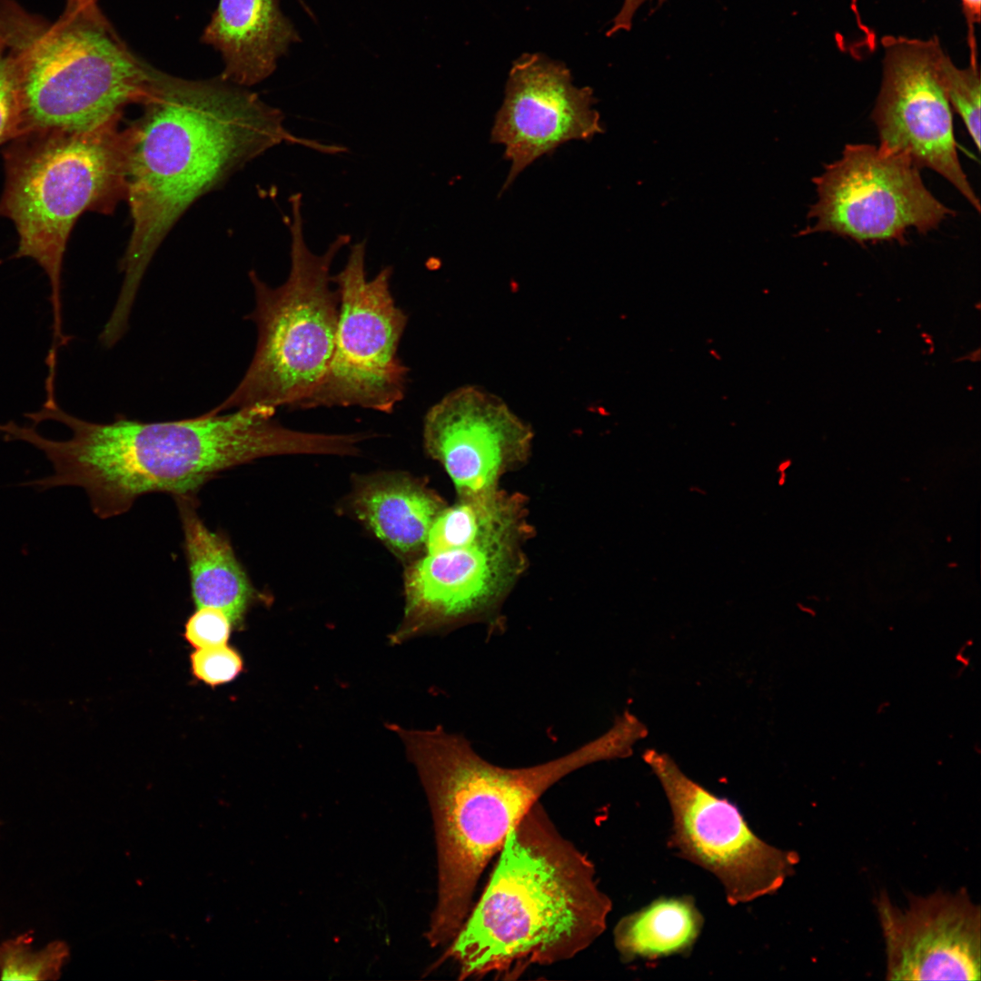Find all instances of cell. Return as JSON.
Instances as JSON below:
<instances>
[{
  "label": "cell",
  "instance_id": "cell-1",
  "mask_svg": "<svg viewBox=\"0 0 981 981\" xmlns=\"http://www.w3.org/2000/svg\"><path fill=\"white\" fill-rule=\"evenodd\" d=\"M142 115L124 137V189L132 218L112 312L129 320L147 267L179 217L229 174L280 144L335 154V144L292 134L284 114L221 77L189 80L152 66Z\"/></svg>",
  "mask_w": 981,
  "mask_h": 981
},
{
  "label": "cell",
  "instance_id": "cell-2",
  "mask_svg": "<svg viewBox=\"0 0 981 981\" xmlns=\"http://www.w3.org/2000/svg\"><path fill=\"white\" fill-rule=\"evenodd\" d=\"M275 409L250 407L195 418L142 422L117 417L92 422L45 399L25 413L32 426L7 421L5 441H24L44 453L51 475L24 482L38 491L82 488L94 513L109 519L152 492L197 495L219 473L258 458L314 452L317 433L293 431L274 420Z\"/></svg>",
  "mask_w": 981,
  "mask_h": 981
},
{
  "label": "cell",
  "instance_id": "cell-3",
  "mask_svg": "<svg viewBox=\"0 0 981 981\" xmlns=\"http://www.w3.org/2000/svg\"><path fill=\"white\" fill-rule=\"evenodd\" d=\"M396 732L406 744L429 801L437 855V897L424 937L447 946L472 907L486 866L510 831L555 783L587 765L625 758L638 740L618 718L599 738L553 760L507 768L483 759L460 735L441 728Z\"/></svg>",
  "mask_w": 981,
  "mask_h": 981
},
{
  "label": "cell",
  "instance_id": "cell-4",
  "mask_svg": "<svg viewBox=\"0 0 981 981\" xmlns=\"http://www.w3.org/2000/svg\"><path fill=\"white\" fill-rule=\"evenodd\" d=\"M490 879L444 953L459 978L517 977L570 959L605 931L611 900L590 858L537 802L509 834Z\"/></svg>",
  "mask_w": 981,
  "mask_h": 981
},
{
  "label": "cell",
  "instance_id": "cell-5",
  "mask_svg": "<svg viewBox=\"0 0 981 981\" xmlns=\"http://www.w3.org/2000/svg\"><path fill=\"white\" fill-rule=\"evenodd\" d=\"M0 44L15 78L19 134L117 123L128 104H140L152 68L101 10L64 11L50 22L15 0H0Z\"/></svg>",
  "mask_w": 981,
  "mask_h": 981
},
{
  "label": "cell",
  "instance_id": "cell-6",
  "mask_svg": "<svg viewBox=\"0 0 981 981\" xmlns=\"http://www.w3.org/2000/svg\"><path fill=\"white\" fill-rule=\"evenodd\" d=\"M116 124L86 132H26L3 151L0 216L10 219L18 234L13 257L34 260L48 278L54 349L71 339L63 332L61 299L70 233L84 212L110 211L117 196H124V137Z\"/></svg>",
  "mask_w": 981,
  "mask_h": 981
},
{
  "label": "cell",
  "instance_id": "cell-7",
  "mask_svg": "<svg viewBox=\"0 0 981 981\" xmlns=\"http://www.w3.org/2000/svg\"><path fill=\"white\" fill-rule=\"evenodd\" d=\"M289 203L288 277L272 287L255 271L249 272L255 305L245 318L257 327L255 352L239 384L210 413L257 406L297 409L315 390L331 360L339 315L331 267L351 235L338 234L323 253H313L303 234L302 194H291Z\"/></svg>",
  "mask_w": 981,
  "mask_h": 981
},
{
  "label": "cell",
  "instance_id": "cell-8",
  "mask_svg": "<svg viewBox=\"0 0 981 981\" xmlns=\"http://www.w3.org/2000/svg\"><path fill=\"white\" fill-rule=\"evenodd\" d=\"M365 257L362 240L351 246L344 267L331 276L339 295L331 360L297 409L355 406L391 413L405 396L409 370L398 351L408 316L391 291L392 266L368 280Z\"/></svg>",
  "mask_w": 981,
  "mask_h": 981
},
{
  "label": "cell",
  "instance_id": "cell-9",
  "mask_svg": "<svg viewBox=\"0 0 981 981\" xmlns=\"http://www.w3.org/2000/svg\"><path fill=\"white\" fill-rule=\"evenodd\" d=\"M818 193L800 235L831 233L864 245L897 241L915 229L926 233L955 212L926 187L907 156L867 144H847L837 161L814 177Z\"/></svg>",
  "mask_w": 981,
  "mask_h": 981
},
{
  "label": "cell",
  "instance_id": "cell-10",
  "mask_svg": "<svg viewBox=\"0 0 981 981\" xmlns=\"http://www.w3.org/2000/svg\"><path fill=\"white\" fill-rule=\"evenodd\" d=\"M667 796L672 813L670 846L684 858L712 873L732 905L777 892L799 857L759 838L738 808L681 771L667 754H643Z\"/></svg>",
  "mask_w": 981,
  "mask_h": 981
},
{
  "label": "cell",
  "instance_id": "cell-11",
  "mask_svg": "<svg viewBox=\"0 0 981 981\" xmlns=\"http://www.w3.org/2000/svg\"><path fill=\"white\" fill-rule=\"evenodd\" d=\"M882 81L871 118L879 146L947 180L976 212L980 202L960 164L952 109L940 78L938 38H882Z\"/></svg>",
  "mask_w": 981,
  "mask_h": 981
},
{
  "label": "cell",
  "instance_id": "cell-12",
  "mask_svg": "<svg viewBox=\"0 0 981 981\" xmlns=\"http://www.w3.org/2000/svg\"><path fill=\"white\" fill-rule=\"evenodd\" d=\"M530 535L510 534L427 553L405 575L406 611L393 640L480 618L500 603L527 567Z\"/></svg>",
  "mask_w": 981,
  "mask_h": 981
},
{
  "label": "cell",
  "instance_id": "cell-13",
  "mask_svg": "<svg viewBox=\"0 0 981 981\" xmlns=\"http://www.w3.org/2000/svg\"><path fill=\"white\" fill-rule=\"evenodd\" d=\"M422 434L426 451L444 467L458 497L498 488L505 474L527 462L534 437L502 399L475 385L433 404Z\"/></svg>",
  "mask_w": 981,
  "mask_h": 981
},
{
  "label": "cell",
  "instance_id": "cell-14",
  "mask_svg": "<svg viewBox=\"0 0 981 981\" xmlns=\"http://www.w3.org/2000/svg\"><path fill=\"white\" fill-rule=\"evenodd\" d=\"M595 102L592 89L576 86L563 63L540 53L516 59L491 130V142L504 145V157L511 163L502 189L561 144L601 133Z\"/></svg>",
  "mask_w": 981,
  "mask_h": 981
},
{
  "label": "cell",
  "instance_id": "cell-15",
  "mask_svg": "<svg viewBox=\"0 0 981 981\" xmlns=\"http://www.w3.org/2000/svg\"><path fill=\"white\" fill-rule=\"evenodd\" d=\"M888 980H979L980 907L966 889L909 895L905 907L876 902Z\"/></svg>",
  "mask_w": 981,
  "mask_h": 981
},
{
  "label": "cell",
  "instance_id": "cell-16",
  "mask_svg": "<svg viewBox=\"0 0 981 981\" xmlns=\"http://www.w3.org/2000/svg\"><path fill=\"white\" fill-rule=\"evenodd\" d=\"M299 40L278 0H220L202 35L221 54L220 77L242 87L269 77Z\"/></svg>",
  "mask_w": 981,
  "mask_h": 981
},
{
  "label": "cell",
  "instance_id": "cell-17",
  "mask_svg": "<svg viewBox=\"0 0 981 981\" xmlns=\"http://www.w3.org/2000/svg\"><path fill=\"white\" fill-rule=\"evenodd\" d=\"M173 499L181 520L195 607L219 609L233 627L240 629L257 596L230 539L224 532L211 530L206 526L198 512L197 495H176Z\"/></svg>",
  "mask_w": 981,
  "mask_h": 981
},
{
  "label": "cell",
  "instance_id": "cell-18",
  "mask_svg": "<svg viewBox=\"0 0 981 981\" xmlns=\"http://www.w3.org/2000/svg\"><path fill=\"white\" fill-rule=\"evenodd\" d=\"M358 517L393 550L410 553L425 546L444 501L420 482L401 476L372 479L358 490Z\"/></svg>",
  "mask_w": 981,
  "mask_h": 981
},
{
  "label": "cell",
  "instance_id": "cell-19",
  "mask_svg": "<svg viewBox=\"0 0 981 981\" xmlns=\"http://www.w3.org/2000/svg\"><path fill=\"white\" fill-rule=\"evenodd\" d=\"M445 507L429 531L427 553L459 548L481 540L531 534L527 500L522 494L496 489L458 497Z\"/></svg>",
  "mask_w": 981,
  "mask_h": 981
},
{
  "label": "cell",
  "instance_id": "cell-20",
  "mask_svg": "<svg viewBox=\"0 0 981 981\" xmlns=\"http://www.w3.org/2000/svg\"><path fill=\"white\" fill-rule=\"evenodd\" d=\"M703 922L691 897H660L617 924L615 946L625 961L683 955L696 943Z\"/></svg>",
  "mask_w": 981,
  "mask_h": 981
},
{
  "label": "cell",
  "instance_id": "cell-21",
  "mask_svg": "<svg viewBox=\"0 0 981 981\" xmlns=\"http://www.w3.org/2000/svg\"><path fill=\"white\" fill-rule=\"evenodd\" d=\"M33 930L0 944V979L57 980L69 957L66 943L55 940L34 950Z\"/></svg>",
  "mask_w": 981,
  "mask_h": 981
},
{
  "label": "cell",
  "instance_id": "cell-22",
  "mask_svg": "<svg viewBox=\"0 0 981 981\" xmlns=\"http://www.w3.org/2000/svg\"><path fill=\"white\" fill-rule=\"evenodd\" d=\"M941 83L950 104L962 119L977 150H980V90L978 61L957 67L946 52L940 59Z\"/></svg>",
  "mask_w": 981,
  "mask_h": 981
},
{
  "label": "cell",
  "instance_id": "cell-23",
  "mask_svg": "<svg viewBox=\"0 0 981 981\" xmlns=\"http://www.w3.org/2000/svg\"><path fill=\"white\" fill-rule=\"evenodd\" d=\"M190 660L193 675L211 687L233 681L243 668L240 653L226 644L196 649Z\"/></svg>",
  "mask_w": 981,
  "mask_h": 981
},
{
  "label": "cell",
  "instance_id": "cell-24",
  "mask_svg": "<svg viewBox=\"0 0 981 981\" xmlns=\"http://www.w3.org/2000/svg\"><path fill=\"white\" fill-rule=\"evenodd\" d=\"M233 628L228 616L213 607H199L184 625L183 637L195 649L225 645Z\"/></svg>",
  "mask_w": 981,
  "mask_h": 981
},
{
  "label": "cell",
  "instance_id": "cell-25",
  "mask_svg": "<svg viewBox=\"0 0 981 981\" xmlns=\"http://www.w3.org/2000/svg\"><path fill=\"white\" fill-rule=\"evenodd\" d=\"M20 133L15 78L10 58L0 44V145Z\"/></svg>",
  "mask_w": 981,
  "mask_h": 981
},
{
  "label": "cell",
  "instance_id": "cell-26",
  "mask_svg": "<svg viewBox=\"0 0 981 981\" xmlns=\"http://www.w3.org/2000/svg\"><path fill=\"white\" fill-rule=\"evenodd\" d=\"M963 13L967 24V43L969 47V59L977 58L976 39V25L980 22L981 0H960Z\"/></svg>",
  "mask_w": 981,
  "mask_h": 981
},
{
  "label": "cell",
  "instance_id": "cell-27",
  "mask_svg": "<svg viewBox=\"0 0 981 981\" xmlns=\"http://www.w3.org/2000/svg\"><path fill=\"white\" fill-rule=\"evenodd\" d=\"M648 0H623L620 10L614 17L612 25L607 32L608 36H611L619 31H629L632 25V20L636 11L639 7ZM659 4H662L665 0H658Z\"/></svg>",
  "mask_w": 981,
  "mask_h": 981
},
{
  "label": "cell",
  "instance_id": "cell-28",
  "mask_svg": "<svg viewBox=\"0 0 981 981\" xmlns=\"http://www.w3.org/2000/svg\"><path fill=\"white\" fill-rule=\"evenodd\" d=\"M99 10L94 0H66L65 12H94Z\"/></svg>",
  "mask_w": 981,
  "mask_h": 981
}]
</instances>
